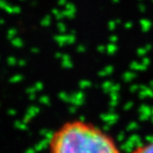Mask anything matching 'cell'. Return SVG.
Instances as JSON below:
<instances>
[{"label": "cell", "mask_w": 153, "mask_h": 153, "mask_svg": "<svg viewBox=\"0 0 153 153\" xmlns=\"http://www.w3.org/2000/svg\"><path fill=\"white\" fill-rule=\"evenodd\" d=\"M129 153H153V139L137 147Z\"/></svg>", "instance_id": "cell-2"}, {"label": "cell", "mask_w": 153, "mask_h": 153, "mask_svg": "<svg viewBox=\"0 0 153 153\" xmlns=\"http://www.w3.org/2000/svg\"><path fill=\"white\" fill-rule=\"evenodd\" d=\"M50 153H122L114 138L81 119L62 124L49 141Z\"/></svg>", "instance_id": "cell-1"}]
</instances>
